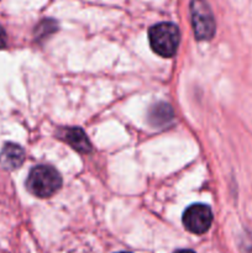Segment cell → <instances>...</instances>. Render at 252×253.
<instances>
[{"label":"cell","mask_w":252,"mask_h":253,"mask_svg":"<svg viewBox=\"0 0 252 253\" xmlns=\"http://www.w3.org/2000/svg\"><path fill=\"white\" fill-rule=\"evenodd\" d=\"M62 178L57 169L51 166H36L30 170L26 187L31 194L39 198L52 197L59 190Z\"/></svg>","instance_id":"obj_1"},{"label":"cell","mask_w":252,"mask_h":253,"mask_svg":"<svg viewBox=\"0 0 252 253\" xmlns=\"http://www.w3.org/2000/svg\"><path fill=\"white\" fill-rule=\"evenodd\" d=\"M150 44L153 51L162 57H172L177 52L180 41V32L172 22H160L148 31Z\"/></svg>","instance_id":"obj_2"},{"label":"cell","mask_w":252,"mask_h":253,"mask_svg":"<svg viewBox=\"0 0 252 253\" xmlns=\"http://www.w3.org/2000/svg\"><path fill=\"white\" fill-rule=\"evenodd\" d=\"M190 15H192L193 30L197 40L204 41L211 39L216 26L209 4L205 0H192Z\"/></svg>","instance_id":"obj_3"},{"label":"cell","mask_w":252,"mask_h":253,"mask_svg":"<svg viewBox=\"0 0 252 253\" xmlns=\"http://www.w3.org/2000/svg\"><path fill=\"white\" fill-rule=\"evenodd\" d=\"M182 220L183 225L188 231L202 235L207 232L211 226V209L205 204H193L185 209Z\"/></svg>","instance_id":"obj_4"},{"label":"cell","mask_w":252,"mask_h":253,"mask_svg":"<svg viewBox=\"0 0 252 253\" xmlns=\"http://www.w3.org/2000/svg\"><path fill=\"white\" fill-rule=\"evenodd\" d=\"M59 138L68 143L72 148L81 153H89L91 151V143L88 136L79 127H67L61 131Z\"/></svg>","instance_id":"obj_5"},{"label":"cell","mask_w":252,"mask_h":253,"mask_svg":"<svg viewBox=\"0 0 252 253\" xmlns=\"http://www.w3.org/2000/svg\"><path fill=\"white\" fill-rule=\"evenodd\" d=\"M25 161V152L16 143H6L0 151V166L7 170L19 168Z\"/></svg>","instance_id":"obj_6"},{"label":"cell","mask_w":252,"mask_h":253,"mask_svg":"<svg viewBox=\"0 0 252 253\" xmlns=\"http://www.w3.org/2000/svg\"><path fill=\"white\" fill-rule=\"evenodd\" d=\"M173 116L174 114L169 104L157 103L151 108L148 113V121L155 127H163L173 120Z\"/></svg>","instance_id":"obj_7"},{"label":"cell","mask_w":252,"mask_h":253,"mask_svg":"<svg viewBox=\"0 0 252 253\" xmlns=\"http://www.w3.org/2000/svg\"><path fill=\"white\" fill-rule=\"evenodd\" d=\"M5 44H6V34L2 27H0V48H4Z\"/></svg>","instance_id":"obj_8"},{"label":"cell","mask_w":252,"mask_h":253,"mask_svg":"<svg viewBox=\"0 0 252 253\" xmlns=\"http://www.w3.org/2000/svg\"><path fill=\"white\" fill-rule=\"evenodd\" d=\"M174 253H195V252L192 251V250H179V251H177Z\"/></svg>","instance_id":"obj_9"},{"label":"cell","mask_w":252,"mask_h":253,"mask_svg":"<svg viewBox=\"0 0 252 253\" xmlns=\"http://www.w3.org/2000/svg\"><path fill=\"white\" fill-rule=\"evenodd\" d=\"M119 253H130V252H119Z\"/></svg>","instance_id":"obj_10"}]
</instances>
